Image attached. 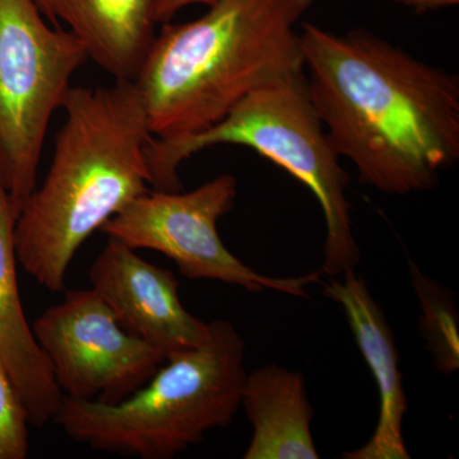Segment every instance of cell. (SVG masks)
<instances>
[{
    "label": "cell",
    "instance_id": "6da1fadb",
    "mask_svg": "<svg viewBox=\"0 0 459 459\" xmlns=\"http://www.w3.org/2000/svg\"><path fill=\"white\" fill-rule=\"evenodd\" d=\"M307 92L338 157L386 195L433 189L459 159V77L365 31L300 26Z\"/></svg>",
    "mask_w": 459,
    "mask_h": 459
},
{
    "label": "cell",
    "instance_id": "7a4b0ae2",
    "mask_svg": "<svg viewBox=\"0 0 459 459\" xmlns=\"http://www.w3.org/2000/svg\"><path fill=\"white\" fill-rule=\"evenodd\" d=\"M49 171L14 226L17 259L48 291L65 290L80 247L132 199L150 190L153 138L133 81L72 87Z\"/></svg>",
    "mask_w": 459,
    "mask_h": 459
},
{
    "label": "cell",
    "instance_id": "3957f363",
    "mask_svg": "<svg viewBox=\"0 0 459 459\" xmlns=\"http://www.w3.org/2000/svg\"><path fill=\"white\" fill-rule=\"evenodd\" d=\"M314 0H221L164 23L133 82L153 137L210 128L256 90L305 75L300 23Z\"/></svg>",
    "mask_w": 459,
    "mask_h": 459
},
{
    "label": "cell",
    "instance_id": "277c9868",
    "mask_svg": "<svg viewBox=\"0 0 459 459\" xmlns=\"http://www.w3.org/2000/svg\"><path fill=\"white\" fill-rule=\"evenodd\" d=\"M246 343L228 320L210 323L201 346L169 356L126 400L63 398L56 420L66 437L96 451L170 459L228 427L241 404Z\"/></svg>",
    "mask_w": 459,
    "mask_h": 459
},
{
    "label": "cell",
    "instance_id": "5b68a950",
    "mask_svg": "<svg viewBox=\"0 0 459 459\" xmlns=\"http://www.w3.org/2000/svg\"><path fill=\"white\" fill-rule=\"evenodd\" d=\"M252 148L303 183L316 198L327 226L322 273L355 270L360 249L353 237L349 175L328 140L307 92V75L256 90L220 122L174 140L153 137L147 148L150 188L183 190L179 168L205 148Z\"/></svg>",
    "mask_w": 459,
    "mask_h": 459
},
{
    "label": "cell",
    "instance_id": "8992f818",
    "mask_svg": "<svg viewBox=\"0 0 459 459\" xmlns=\"http://www.w3.org/2000/svg\"><path fill=\"white\" fill-rule=\"evenodd\" d=\"M89 60L71 32L32 0H0V181L18 217L38 186L51 117Z\"/></svg>",
    "mask_w": 459,
    "mask_h": 459
},
{
    "label": "cell",
    "instance_id": "52a82bcc",
    "mask_svg": "<svg viewBox=\"0 0 459 459\" xmlns=\"http://www.w3.org/2000/svg\"><path fill=\"white\" fill-rule=\"evenodd\" d=\"M237 195L238 181L231 174L219 175L186 193L150 189L132 199L100 231L132 249L161 253L189 280L305 298V290L318 282L322 272L289 279L265 276L244 264L222 243L217 223L231 210Z\"/></svg>",
    "mask_w": 459,
    "mask_h": 459
},
{
    "label": "cell",
    "instance_id": "ba28073f",
    "mask_svg": "<svg viewBox=\"0 0 459 459\" xmlns=\"http://www.w3.org/2000/svg\"><path fill=\"white\" fill-rule=\"evenodd\" d=\"M33 336L65 397L113 404L142 388L168 356L120 325L92 289L69 290Z\"/></svg>",
    "mask_w": 459,
    "mask_h": 459
},
{
    "label": "cell",
    "instance_id": "9c48e42d",
    "mask_svg": "<svg viewBox=\"0 0 459 459\" xmlns=\"http://www.w3.org/2000/svg\"><path fill=\"white\" fill-rule=\"evenodd\" d=\"M90 281L126 331L168 358L201 346L210 334V323L181 304L175 274L115 238H108L91 265Z\"/></svg>",
    "mask_w": 459,
    "mask_h": 459
},
{
    "label": "cell",
    "instance_id": "30bf717a",
    "mask_svg": "<svg viewBox=\"0 0 459 459\" xmlns=\"http://www.w3.org/2000/svg\"><path fill=\"white\" fill-rule=\"evenodd\" d=\"M342 280H332L325 294L342 307L350 327L379 392V419L369 442L344 459H409L403 439L407 398L400 370L394 331L367 282L355 270L344 271Z\"/></svg>",
    "mask_w": 459,
    "mask_h": 459
},
{
    "label": "cell",
    "instance_id": "8fae6325",
    "mask_svg": "<svg viewBox=\"0 0 459 459\" xmlns=\"http://www.w3.org/2000/svg\"><path fill=\"white\" fill-rule=\"evenodd\" d=\"M17 216L0 181V360L29 412L42 428L54 422L62 406V389L26 318L17 280L14 226Z\"/></svg>",
    "mask_w": 459,
    "mask_h": 459
},
{
    "label": "cell",
    "instance_id": "7c38bea8",
    "mask_svg": "<svg viewBox=\"0 0 459 459\" xmlns=\"http://www.w3.org/2000/svg\"><path fill=\"white\" fill-rule=\"evenodd\" d=\"M56 26L65 23L102 71L134 81L156 36L159 0H32Z\"/></svg>",
    "mask_w": 459,
    "mask_h": 459
},
{
    "label": "cell",
    "instance_id": "4fadbf2b",
    "mask_svg": "<svg viewBox=\"0 0 459 459\" xmlns=\"http://www.w3.org/2000/svg\"><path fill=\"white\" fill-rule=\"evenodd\" d=\"M241 404L255 429L244 458H319L303 374L273 364L247 373Z\"/></svg>",
    "mask_w": 459,
    "mask_h": 459
},
{
    "label": "cell",
    "instance_id": "5bb4252c",
    "mask_svg": "<svg viewBox=\"0 0 459 459\" xmlns=\"http://www.w3.org/2000/svg\"><path fill=\"white\" fill-rule=\"evenodd\" d=\"M409 270L421 307L420 328L433 353L435 368L449 376L459 368V319L455 296L451 290L428 277L412 259H409Z\"/></svg>",
    "mask_w": 459,
    "mask_h": 459
},
{
    "label": "cell",
    "instance_id": "9a60e30c",
    "mask_svg": "<svg viewBox=\"0 0 459 459\" xmlns=\"http://www.w3.org/2000/svg\"><path fill=\"white\" fill-rule=\"evenodd\" d=\"M29 412L0 360V459L29 455Z\"/></svg>",
    "mask_w": 459,
    "mask_h": 459
},
{
    "label": "cell",
    "instance_id": "2e32d148",
    "mask_svg": "<svg viewBox=\"0 0 459 459\" xmlns=\"http://www.w3.org/2000/svg\"><path fill=\"white\" fill-rule=\"evenodd\" d=\"M221 0H159L157 2V22H170L175 14L181 9L192 4H205L208 7L217 4Z\"/></svg>",
    "mask_w": 459,
    "mask_h": 459
},
{
    "label": "cell",
    "instance_id": "e0dca14e",
    "mask_svg": "<svg viewBox=\"0 0 459 459\" xmlns=\"http://www.w3.org/2000/svg\"><path fill=\"white\" fill-rule=\"evenodd\" d=\"M404 7L413 9L418 13H425L429 11H437L458 5L459 0H395Z\"/></svg>",
    "mask_w": 459,
    "mask_h": 459
}]
</instances>
